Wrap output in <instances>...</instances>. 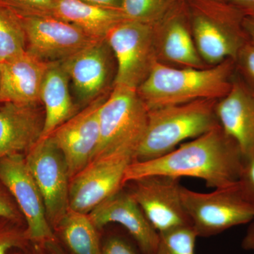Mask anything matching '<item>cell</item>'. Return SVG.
<instances>
[{
    "label": "cell",
    "instance_id": "cell-7",
    "mask_svg": "<svg viewBox=\"0 0 254 254\" xmlns=\"http://www.w3.org/2000/svg\"><path fill=\"white\" fill-rule=\"evenodd\" d=\"M105 39L117 63L113 86L119 85L136 90L158 60L155 26L123 20L110 29Z\"/></svg>",
    "mask_w": 254,
    "mask_h": 254
},
{
    "label": "cell",
    "instance_id": "cell-9",
    "mask_svg": "<svg viewBox=\"0 0 254 254\" xmlns=\"http://www.w3.org/2000/svg\"><path fill=\"white\" fill-rule=\"evenodd\" d=\"M54 231L69 209L70 179L66 160L53 138L39 140L25 155Z\"/></svg>",
    "mask_w": 254,
    "mask_h": 254
},
{
    "label": "cell",
    "instance_id": "cell-20",
    "mask_svg": "<svg viewBox=\"0 0 254 254\" xmlns=\"http://www.w3.org/2000/svg\"><path fill=\"white\" fill-rule=\"evenodd\" d=\"M69 81L61 61L50 62L41 91V102L45 107L44 127L41 139L49 137L55 129L79 112L70 93Z\"/></svg>",
    "mask_w": 254,
    "mask_h": 254
},
{
    "label": "cell",
    "instance_id": "cell-28",
    "mask_svg": "<svg viewBox=\"0 0 254 254\" xmlns=\"http://www.w3.org/2000/svg\"><path fill=\"white\" fill-rule=\"evenodd\" d=\"M237 76L254 93V43L247 40L235 60Z\"/></svg>",
    "mask_w": 254,
    "mask_h": 254
},
{
    "label": "cell",
    "instance_id": "cell-36",
    "mask_svg": "<svg viewBox=\"0 0 254 254\" xmlns=\"http://www.w3.org/2000/svg\"><path fill=\"white\" fill-rule=\"evenodd\" d=\"M45 246H46L48 254H67V252L62 247L58 238L56 240L46 242Z\"/></svg>",
    "mask_w": 254,
    "mask_h": 254
},
{
    "label": "cell",
    "instance_id": "cell-27",
    "mask_svg": "<svg viewBox=\"0 0 254 254\" xmlns=\"http://www.w3.org/2000/svg\"><path fill=\"white\" fill-rule=\"evenodd\" d=\"M56 0H0V6L20 16L53 15Z\"/></svg>",
    "mask_w": 254,
    "mask_h": 254
},
{
    "label": "cell",
    "instance_id": "cell-35",
    "mask_svg": "<svg viewBox=\"0 0 254 254\" xmlns=\"http://www.w3.org/2000/svg\"><path fill=\"white\" fill-rule=\"evenodd\" d=\"M243 250L254 252V220L250 222L245 237L242 242Z\"/></svg>",
    "mask_w": 254,
    "mask_h": 254
},
{
    "label": "cell",
    "instance_id": "cell-23",
    "mask_svg": "<svg viewBox=\"0 0 254 254\" xmlns=\"http://www.w3.org/2000/svg\"><path fill=\"white\" fill-rule=\"evenodd\" d=\"M26 46V32L21 17L0 6V63L24 53Z\"/></svg>",
    "mask_w": 254,
    "mask_h": 254
},
{
    "label": "cell",
    "instance_id": "cell-13",
    "mask_svg": "<svg viewBox=\"0 0 254 254\" xmlns=\"http://www.w3.org/2000/svg\"><path fill=\"white\" fill-rule=\"evenodd\" d=\"M108 96L87 105L50 136L64 157L71 180L94 156L100 141L99 111Z\"/></svg>",
    "mask_w": 254,
    "mask_h": 254
},
{
    "label": "cell",
    "instance_id": "cell-11",
    "mask_svg": "<svg viewBox=\"0 0 254 254\" xmlns=\"http://www.w3.org/2000/svg\"><path fill=\"white\" fill-rule=\"evenodd\" d=\"M129 182L132 187L128 192L158 233L192 227L182 202L179 180L153 175Z\"/></svg>",
    "mask_w": 254,
    "mask_h": 254
},
{
    "label": "cell",
    "instance_id": "cell-38",
    "mask_svg": "<svg viewBox=\"0 0 254 254\" xmlns=\"http://www.w3.org/2000/svg\"><path fill=\"white\" fill-rule=\"evenodd\" d=\"M218 1H225V0H218Z\"/></svg>",
    "mask_w": 254,
    "mask_h": 254
},
{
    "label": "cell",
    "instance_id": "cell-21",
    "mask_svg": "<svg viewBox=\"0 0 254 254\" xmlns=\"http://www.w3.org/2000/svg\"><path fill=\"white\" fill-rule=\"evenodd\" d=\"M53 15L98 40L104 39L113 26L127 19L122 10L99 7L81 0H56Z\"/></svg>",
    "mask_w": 254,
    "mask_h": 254
},
{
    "label": "cell",
    "instance_id": "cell-34",
    "mask_svg": "<svg viewBox=\"0 0 254 254\" xmlns=\"http://www.w3.org/2000/svg\"><path fill=\"white\" fill-rule=\"evenodd\" d=\"M10 254H48L45 245L30 243L26 247L13 251Z\"/></svg>",
    "mask_w": 254,
    "mask_h": 254
},
{
    "label": "cell",
    "instance_id": "cell-22",
    "mask_svg": "<svg viewBox=\"0 0 254 254\" xmlns=\"http://www.w3.org/2000/svg\"><path fill=\"white\" fill-rule=\"evenodd\" d=\"M98 230L88 214L69 208L55 233L70 254H100L102 243Z\"/></svg>",
    "mask_w": 254,
    "mask_h": 254
},
{
    "label": "cell",
    "instance_id": "cell-12",
    "mask_svg": "<svg viewBox=\"0 0 254 254\" xmlns=\"http://www.w3.org/2000/svg\"><path fill=\"white\" fill-rule=\"evenodd\" d=\"M20 17L26 32V50L44 61H62L98 41L53 15Z\"/></svg>",
    "mask_w": 254,
    "mask_h": 254
},
{
    "label": "cell",
    "instance_id": "cell-33",
    "mask_svg": "<svg viewBox=\"0 0 254 254\" xmlns=\"http://www.w3.org/2000/svg\"><path fill=\"white\" fill-rule=\"evenodd\" d=\"M83 2L99 6V7L107 8V9L121 10L123 0H81Z\"/></svg>",
    "mask_w": 254,
    "mask_h": 254
},
{
    "label": "cell",
    "instance_id": "cell-5",
    "mask_svg": "<svg viewBox=\"0 0 254 254\" xmlns=\"http://www.w3.org/2000/svg\"><path fill=\"white\" fill-rule=\"evenodd\" d=\"M148 118V109L136 89L114 86L100 109V141L93 159L118 150L135 154Z\"/></svg>",
    "mask_w": 254,
    "mask_h": 254
},
{
    "label": "cell",
    "instance_id": "cell-25",
    "mask_svg": "<svg viewBox=\"0 0 254 254\" xmlns=\"http://www.w3.org/2000/svg\"><path fill=\"white\" fill-rule=\"evenodd\" d=\"M197 238L190 226L159 233L158 245L152 254H195Z\"/></svg>",
    "mask_w": 254,
    "mask_h": 254
},
{
    "label": "cell",
    "instance_id": "cell-14",
    "mask_svg": "<svg viewBox=\"0 0 254 254\" xmlns=\"http://www.w3.org/2000/svg\"><path fill=\"white\" fill-rule=\"evenodd\" d=\"M114 55L106 39H100L61 63L72 82L78 103L91 104L105 95L113 78Z\"/></svg>",
    "mask_w": 254,
    "mask_h": 254
},
{
    "label": "cell",
    "instance_id": "cell-2",
    "mask_svg": "<svg viewBox=\"0 0 254 254\" xmlns=\"http://www.w3.org/2000/svg\"><path fill=\"white\" fill-rule=\"evenodd\" d=\"M235 60L202 68H175L157 60L136 91L148 110L199 100H219L231 89Z\"/></svg>",
    "mask_w": 254,
    "mask_h": 254
},
{
    "label": "cell",
    "instance_id": "cell-15",
    "mask_svg": "<svg viewBox=\"0 0 254 254\" xmlns=\"http://www.w3.org/2000/svg\"><path fill=\"white\" fill-rule=\"evenodd\" d=\"M155 46L158 61L182 67H207L195 47L187 0L178 4L155 26Z\"/></svg>",
    "mask_w": 254,
    "mask_h": 254
},
{
    "label": "cell",
    "instance_id": "cell-18",
    "mask_svg": "<svg viewBox=\"0 0 254 254\" xmlns=\"http://www.w3.org/2000/svg\"><path fill=\"white\" fill-rule=\"evenodd\" d=\"M50 63L26 50L0 63V103L38 104Z\"/></svg>",
    "mask_w": 254,
    "mask_h": 254
},
{
    "label": "cell",
    "instance_id": "cell-1",
    "mask_svg": "<svg viewBox=\"0 0 254 254\" xmlns=\"http://www.w3.org/2000/svg\"><path fill=\"white\" fill-rule=\"evenodd\" d=\"M244 162L240 147L219 125L160 158L133 160L127 169L124 185L143 177L163 175L177 180L194 177L203 180L209 188H225L238 180Z\"/></svg>",
    "mask_w": 254,
    "mask_h": 254
},
{
    "label": "cell",
    "instance_id": "cell-4",
    "mask_svg": "<svg viewBox=\"0 0 254 254\" xmlns=\"http://www.w3.org/2000/svg\"><path fill=\"white\" fill-rule=\"evenodd\" d=\"M192 36L198 54L209 66L236 59L249 39L245 15L226 1L187 0Z\"/></svg>",
    "mask_w": 254,
    "mask_h": 254
},
{
    "label": "cell",
    "instance_id": "cell-31",
    "mask_svg": "<svg viewBox=\"0 0 254 254\" xmlns=\"http://www.w3.org/2000/svg\"><path fill=\"white\" fill-rule=\"evenodd\" d=\"M136 247L125 237L114 235L102 243L100 254H143Z\"/></svg>",
    "mask_w": 254,
    "mask_h": 254
},
{
    "label": "cell",
    "instance_id": "cell-26",
    "mask_svg": "<svg viewBox=\"0 0 254 254\" xmlns=\"http://www.w3.org/2000/svg\"><path fill=\"white\" fill-rule=\"evenodd\" d=\"M30 243L26 224L0 218V254H10Z\"/></svg>",
    "mask_w": 254,
    "mask_h": 254
},
{
    "label": "cell",
    "instance_id": "cell-6",
    "mask_svg": "<svg viewBox=\"0 0 254 254\" xmlns=\"http://www.w3.org/2000/svg\"><path fill=\"white\" fill-rule=\"evenodd\" d=\"M235 184L210 193H200L182 186V202L198 237L215 236L253 221L254 205L241 196Z\"/></svg>",
    "mask_w": 254,
    "mask_h": 254
},
{
    "label": "cell",
    "instance_id": "cell-16",
    "mask_svg": "<svg viewBox=\"0 0 254 254\" xmlns=\"http://www.w3.org/2000/svg\"><path fill=\"white\" fill-rule=\"evenodd\" d=\"M88 215L99 230L110 223L123 226L143 254H152L156 249L158 232L129 192L123 189L97 205Z\"/></svg>",
    "mask_w": 254,
    "mask_h": 254
},
{
    "label": "cell",
    "instance_id": "cell-17",
    "mask_svg": "<svg viewBox=\"0 0 254 254\" xmlns=\"http://www.w3.org/2000/svg\"><path fill=\"white\" fill-rule=\"evenodd\" d=\"M224 131L240 147L245 160L254 158V95L235 73L231 89L215 105Z\"/></svg>",
    "mask_w": 254,
    "mask_h": 254
},
{
    "label": "cell",
    "instance_id": "cell-10",
    "mask_svg": "<svg viewBox=\"0 0 254 254\" xmlns=\"http://www.w3.org/2000/svg\"><path fill=\"white\" fill-rule=\"evenodd\" d=\"M0 181L9 190L22 213L30 242L45 245L56 240L54 230L47 218L43 197L28 168L25 154L0 159Z\"/></svg>",
    "mask_w": 254,
    "mask_h": 254
},
{
    "label": "cell",
    "instance_id": "cell-32",
    "mask_svg": "<svg viewBox=\"0 0 254 254\" xmlns=\"http://www.w3.org/2000/svg\"><path fill=\"white\" fill-rule=\"evenodd\" d=\"M236 6L245 16L254 17V0H225Z\"/></svg>",
    "mask_w": 254,
    "mask_h": 254
},
{
    "label": "cell",
    "instance_id": "cell-24",
    "mask_svg": "<svg viewBox=\"0 0 254 254\" xmlns=\"http://www.w3.org/2000/svg\"><path fill=\"white\" fill-rule=\"evenodd\" d=\"M179 1L180 0H123L121 10L127 19L155 26Z\"/></svg>",
    "mask_w": 254,
    "mask_h": 254
},
{
    "label": "cell",
    "instance_id": "cell-19",
    "mask_svg": "<svg viewBox=\"0 0 254 254\" xmlns=\"http://www.w3.org/2000/svg\"><path fill=\"white\" fill-rule=\"evenodd\" d=\"M2 104L0 107V159L26 155L41 139L45 114L38 104Z\"/></svg>",
    "mask_w": 254,
    "mask_h": 254
},
{
    "label": "cell",
    "instance_id": "cell-3",
    "mask_svg": "<svg viewBox=\"0 0 254 254\" xmlns=\"http://www.w3.org/2000/svg\"><path fill=\"white\" fill-rule=\"evenodd\" d=\"M217 101L195 100L148 110L146 129L133 160L147 161L160 158L184 141L197 138L218 126Z\"/></svg>",
    "mask_w": 254,
    "mask_h": 254
},
{
    "label": "cell",
    "instance_id": "cell-29",
    "mask_svg": "<svg viewBox=\"0 0 254 254\" xmlns=\"http://www.w3.org/2000/svg\"><path fill=\"white\" fill-rule=\"evenodd\" d=\"M235 185L241 196L254 205V158L245 160Z\"/></svg>",
    "mask_w": 254,
    "mask_h": 254
},
{
    "label": "cell",
    "instance_id": "cell-39",
    "mask_svg": "<svg viewBox=\"0 0 254 254\" xmlns=\"http://www.w3.org/2000/svg\"></svg>",
    "mask_w": 254,
    "mask_h": 254
},
{
    "label": "cell",
    "instance_id": "cell-37",
    "mask_svg": "<svg viewBox=\"0 0 254 254\" xmlns=\"http://www.w3.org/2000/svg\"><path fill=\"white\" fill-rule=\"evenodd\" d=\"M243 26L249 39L254 43V17L245 16Z\"/></svg>",
    "mask_w": 254,
    "mask_h": 254
},
{
    "label": "cell",
    "instance_id": "cell-8",
    "mask_svg": "<svg viewBox=\"0 0 254 254\" xmlns=\"http://www.w3.org/2000/svg\"><path fill=\"white\" fill-rule=\"evenodd\" d=\"M133 158L134 152L125 150L93 159L70 181L69 208L88 214L123 189L125 173Z\"/></svg>",
    "mask_w": 254,
    "mask_h": 254
},
{
    "label": "cell",
    "instance_id": "cell-30",
    "mask_svg": "<svg viewBox=\"0 0 254 254\" xmlns=\"http://www.w3.org/2000/svg\"><path fill=\"white\" fill-rule=\"evenodd\" d=\"M0 218L9 219L21 223H25L21 210L18 208L14 198L0 181Z\"/></svg>",
    "mask_w": 254,
    "mask_h": 254
}]
</instances>
